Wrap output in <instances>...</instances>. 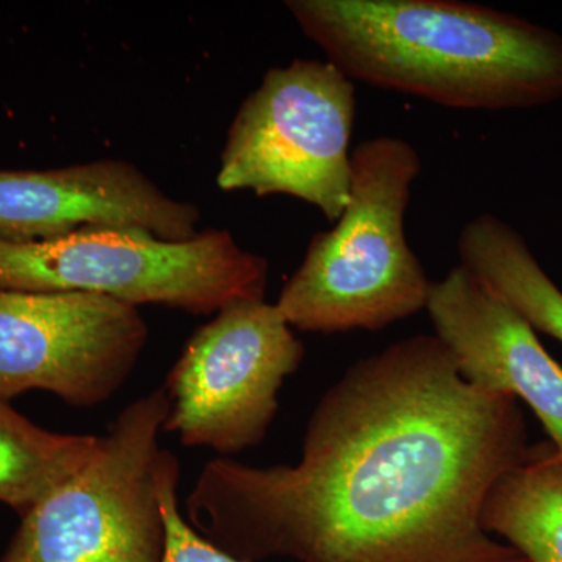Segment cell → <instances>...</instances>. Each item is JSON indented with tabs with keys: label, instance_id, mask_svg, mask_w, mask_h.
Masks as SVG:
<instances>
[{
	"label": "cell",
	"instance_id": "cell-1",
	"mask_svg": "<svg viewBox=\"0 0 562 562\" xmlns=\"http://www.w3.org/2000/svg\"><path fill=\"white\" fill-rule=\"evenodd\" d=\"M530 449L520 402L465 382L441 339L420 333L322 395L297 464L214 458L183 516L244 562H528L482 516Z\"/></svg>",
	"mask_w": 562,
	"mask_h": 562
},
{
	"label": "cell",
	"instance_id": "cell-2",
	"mask_svg": "<svg viewBox=\"0 0 562 562\" xmlns=\"http://www.w3.org/2000/svg\"><path fill=\"white\" fill-rule=\"evenodd\" d=\"M306 38L350 80L453 110L562 98V35L460 0H288Z\"/></svg>",
	"mask_w": 562,
	"mask_h": 562
},
{
	"label": "cell",
	"instance_id": "cell-3",
	"mask_svg": "<svg viewBox=\"0 0 562 562\" xmlns=\"http://www.w3.org/2000/svg\"><path fill=\"white\" fill-rule=\"evenodd\" d=\"M419 151L398 136L351 150L350 199L328 232L313 236L276 305L301 331H380L427 308L432 280L409 247L405 216Z\"/></svg>",
	"mask_w": 562,
	"mask_h": 562
},
{
	"label": "cell",
	"instance_id": "cell-4",
	"mask_svg": "<svg viewBox=\"0 0 562 562\" xmlns=\"http://www.w3.org/2000/svg\"><path fill=\"white\" fill-rule=\"evenodd\" d=\"M269 265L228 231L168 241L139 228H87L47 241L0 239V290L87 292L128 305L216 314L265 301Z\"/></svg>",
	"mask_w": 562,
	"mask_h": 562
},
{
	"label": "cell",
	"instance_id": "cell-5",
	"mask_svg": "<svg viewBox=\"0 0 562 562\" xmlns=\"http://www.w3.org/2000/svg\"><path fill=\"white\" fill-rule=\"evenodd\" d=\"M165 387L125 406L94 457L24 516L0 562H162Z\"/></svg>",
	"mask_w": 562,
	"mask_h": 562
},
{
	"label": "cell",
	"instance_id": "cell-6",
	"mask_svg": "<svg viewBox=\"0 0 562 562\" xmlns=\"http://www.w3.org/2000/svg\"><path fill=\"white\" fill-rule=\"evenodd\" d=\"M355 116V81L333 63L295 58L269 69L228 127L217 187L291 195L335 224L350 199Z\"/></svg>",
	"mask_w": 562,
	"mask_h": 562
},
{
	"label": "cell",
	"instance_id": "cell-7",
	"mask_svg": "<svg viewBox=\"0 0 562 562\" xmlns=\"http://www.w3.org/2000/svg\"><path fill=\"white\" fill-rule=\"evenodd\" d=\"M303 358L305 347L276 303L225 306L191 336L169 372L165 431L221 458L260 446L281 386Z\"/></svg>",
	"mask_w": 562,
	"mask_h": 562
},
{
	"label": "cell",
	"instance_id": "cell-8",
	"mask_svg": "<svg viewBox=\"0 0 562 562\" xmlns=\"http://www.w3.org/2000/svg\"><path fill=\"white\" fill-rule=\"evenodd\" d=\"M147 339L138 306L87 292L0 290V401L46 391L94 408L124 386Z\"/></svg>",
	"mask_w": 562,
	"mask_h": 562
},
{
	"label": "cell",
	"instance_id": "cell-9",
	"mask_svg": "<svg viewBox=\"0 0 562 562\" xmlns=\"http://www.w3.org/2000/svg\"><path fill=\"white\" fill-rule=\"evenodd\" d=\"M194 203L166 194L139 168L103 158L44 171L0 169V239L32 243L87 228H139L168 241L199 232Z\"/></svg>",
	"mask_w": 562,
	"mask_h": 562
},
{
	"label": "cell",
	"instance_id": "cell-10",
	"mask_svg": "<svg viewBox=\"0 0 562 562\" xmlns=\"http://www.w3.org/2000/svg\"><path fill=\"white\" fill-rule=\"evenodd\" d=\"M425 310L462 379L524 402L562 454V368L538 333L461 265L432 281Z\"/></svg>",
	"mask_w": 562,
	"mask_h": 562
},
{
	"label": "cell",
	"instance_id": "cell-11",
	"mask_svg": "<svg viewBox=\"0 0 562 562\" xmlns=\"http://www.w3.org/2000/svg\"><path fill=\"white\" fill-rule=\"evenodd\" d=\"M457 249L460 265L532 330L562 342V291L512 224L492 213L479 214L461 228Z\"/></svg>",
	"mask_w": 562,
	"mask_h": 562
},
{
	"label": "cell",
	"instance_id": "cell-12",
	"mask_svg": "<svg viewBox=\"0 0 562 562\" xmlns=\"http://www.w3.org/2000/svg\"><path fill=\"white\" fill-rule=\"evenodd\" d=\"M482 522L528 562H562V454L552 443L532 446L495 483Z\"/></svg>",
	"mask_w": 562,
	"mask_h": 562
},
{
	"label": "cell",
	"instance_id": "cell-13",
	"mask_svg": "<svg viewBox=\"0 0 562 562\" xmlns=\"http://www.w3.org/2000/svg\"><path fill=\"white\" fill-rule=\"evenodd\" d=\"M101 436L44 430L0 401V503L24 516L72 480Z\"/></svg>",
	"mask_w": 562,
	"mask_h": 562
},
{
	"label": "cell",
	"instance_id": "cell-14",
	"mask_svg": "<svg viewBox=\"0 0 562 562\" xmlns=\"http://www.w3.org/2000/svg\"><path fill=\"white\" fill-rule=\"evenodd\" d=\"M179 460L176 454L165 450L158 476L166 522V552L162 562H244L222 552L187 522L179 505Z\"/></svg>",
	"mask_w": 562,
	"mask_h": 562
}]
</instances>
